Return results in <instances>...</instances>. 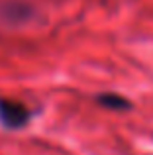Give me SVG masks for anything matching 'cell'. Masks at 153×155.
<instances>
[{
	"mask_svg": "<svg viewBox=\"0 0 153 155\" xmlns=\"http://www.w3.org/2000/svg\"><path fill=\"white\" fill-rule=\"evenodd\" d=\"M30 108L20 100L0 98V122L8 130H20L30 122Z\"/></svg>",
	"mask_w": 153,
	"mask_h": 155,
	"instance_id": "6da1fadb",
	"label": "cell"
},
{
	"mask_svg": "<svg viewBox=\"0 0 153 155\" xmlns=\"http://www.w3.org/2000/svg\"><path fill=\"white\" fill-rule=\"evenodd\" d=\"M98 104H102L104 108H110V110H116V112H120V110H128L130 108V100L126 98V96L122 94H116V92H102V94H98Z\"/></svg>",
	"mask_w": 153,
	"mask_h": 155,
	"instance_id": "7a4b0ae2",
	"label": "cell"
}]
</instances>
